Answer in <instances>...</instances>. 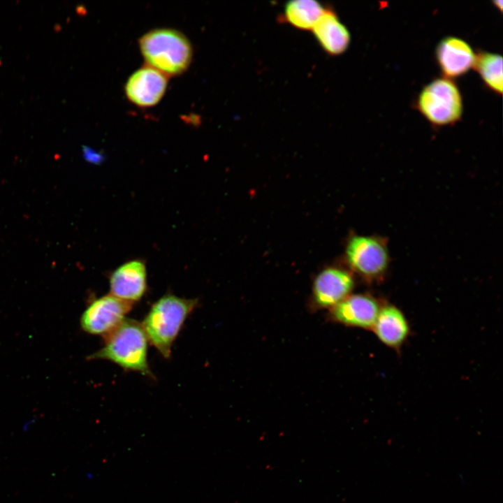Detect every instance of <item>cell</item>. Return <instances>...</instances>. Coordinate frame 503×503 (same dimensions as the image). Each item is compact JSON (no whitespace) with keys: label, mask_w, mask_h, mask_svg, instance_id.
I'll list each match as a JSON object with an SVG mask.
<instances>
[{"label":"cell","mask_w":503,"mask_h":503,"mask_svg":"<svg viewBox=\"0 0 503 503\" xmlns=\"http://www.w3.org/2000/svg\"><path fill=\"white\" fill-rule=\"evenodd\" d=\"M104 337V346L89 359L109 360L123 369L152 376L147 363L148 340L137 321L124 319Z\"/></svg>","instance_id":"cell-1"},{"label":"cell","mask_w":503,"mask_h":503,"mask_svg":"<svg viewBox=\"0 0 503 503\" xmlns=\"http://www.w3.org/2000/svg\"><path fill=\"white\" fill-rule=\"evenodd\" d=\"M197 302L196 299L168 294L155 302L146 315L143 328L147 340L164 358L170 357L173 343Z\"/></svg>","instance_id":"cell-2"},{"label":"cell","mask_w":503,"mask_h":503,"mask_svg":"<svg viewBox=\"0 0 503 503\" xmlns=\"http://www.w3.org/2000/svg\"><path fill=\"white\" fill-rule=\"evenodd\" d=\"M139 45L148 66L166 76L184 73L193 57L189 39L175 29H153L140 38Z\"/></svg>","instance_id":"cell-3"},{"label":"cell","mask_w":503,"mask_h":503,"mask_svg":"<svg viewBox=\"0 0 503 503\" xmlns=\"http://www.w3.org/2000/svg\"><path fill=\"white\" fill-rule=\"evenodd\" d=\"M418 112L436 126L453 125L462 117L463 101L452 79L440 77L425 85L416 101Z\"/></svg>","instance_id":"cell-4"},{"label":"cell","mask_w":503,"mask_h":503,"mask_svg":"<svg viewBox=\"0 0 503 503\" xmlns=\"http://www.w3.org/2000/svg\"><path fill=\"white\" fill-rule=\"evenodd\" d=\"M346 259L353 272L370 283L386 276L390 256L386 240L377 235H355L347 244Z\"/></svg>","instance_id":"cell-5"},{"label":"cell","mask_w":503,"mask_h":503,"mask_svg":"<svg viewBox=\"0 0 503 503\" xmlns=\"http://www.w3.org/2000/svg\"><path fill=\"white\" fill-rule=\"evenodd\" d=\"M133 303L111 294L94 300L82 313L80 325L92 335H105L115 329L132 309Z\"/></svg>","instance_id":"cell-6"},{"label":"cell","mask_w":503,"mask_h":503,"mask_svg":"<svg viewBox=\"0 0 503 503\" xmlns=\"http://www.w3.org/2000/svg\"><path fill=\"white\" fill-rule=\"evenodd\" d=\"M381 304L369 293L350 294L330 309V318L347 326L372 330Z\"/></svg>","instance_id":"cell-7"},{"label":"cell","mask_w":503,"mask_h":503,"mask_svg":"<svg viewBox=\"0 0 503 503\" xmlns=\"http://www.w3.org/2000/svg\"><path fill=\"white\" fill-rule=\"evenodd\" d=\"M354 279L348 271L328 268L320 272L313 283L314 305L320 309L333 308L351 294Z\"/></svg>","instance_id":"cell-8"},{"label":"cell","mask_w":503,"mask_h":503,"mask_svg":"<svg viewBox=\"0 0 503 503\" xmlns=\"http://www.w3.org/2000/svg\"><path fill=\"white\" fill-rule=\"evenodd\" d=\"M167 84L166 75L150 66H145L129 77L125 85V93L136 105L151 107L161 99Z\"/></svg>","instance_id":"cell-9"},{"label":"cell","mask_w":503,"mask_h":503,"mask_svg":"<svg viewBox=\"0 0 503 503\" xmlns=\"http://www.w3.org/2000/svg\"><path fill=\"white\" fill-rule=\"evenodd\" d=\"M476 54L465 40L449 36L442 38L436 47L435 57L444 76L458 78L474 68Z\"/></svg>","instance_id":"cell-10"},{"label":"cell","mask_w":503,"mask_h":503,"mask_svg":"<svg viewBox=\"0 0 503 503\" xmlns=\"http://www.w3.org/2000/svg\"><path fill=\"white\" fill-rule=\"evenodd\" d=\"M110 294L133 303L139 300L147 289V271L143 261H127L112 272L109 277Z\"/></svg>","instance_id":"cell-11"},{"label":"cell","mask_w":503,"mask_h":503,"mask_svg":"<svg viewBox=\"0 0 503 503\" xmlns=\"http://www.w3.org/2000/svg\"><path fill=\"white\" fill-rule=\"evenodd\" d=\"M378 340L386 347L400 349L407 340L410 327L403 312L390 303H382L372 329Z\"/></svg>","instance_id":"cell-12"},{"label":"cell","mask_w":503,"mask_h":503,"mask_svg":"<svg viewBox=\"0 0 503 503\" xmlns=\"http://www.w3.org/2000/svg\"><path fill=\"white\" fill-rule=\"evenodd\" d=\"M312 30L319 45L330 55L344 53L350 45L349 29L331 9H325Z\"/></svg>","instance_id":"cell-13"},{"label":"cell","mask_w":503,"mask_h":503,"mask_svg":"<svg viewBox=\"0 0 503 503\" xmlns=\"http://www.w3.org/2000/svg\"><path fill=\"white\" fill-rule=\"evenodd\" d=\"M325 8L314 0H294L287 2L284 8L283 19L295 28L312 29L322 15Z\"/></svg>","instance_id":"cell-14"},{"label":"cell","mask_w":503,"mask_h":503,"mask_svg":"<svg viewBox=\"0 0 503 503\" xmlns=\"http://www.w3.org/2000/svg\"><path fill=\"white\" fill-rule=\"evenodd\" d=\"M474 68L484 84L500 95L502 93V57L497 53L481 51L476 55Z\"/></svg>","instance_id":"cell-15"},{"label":"cell","mask_w":503,"mask_h":503,"mask_svg":"<svg viewBox=\"0 0 503 503\" xmlns=\"http://www.w3.org/2000/svg\"><path fill=\"white\" fill-rule=\"evenodd\" d=\"M83 154L85 158L89 161L96 162L99 160V156L90 148L84 146Z\"/></svg>","instance_id":"cell-16"}]
</instances>
